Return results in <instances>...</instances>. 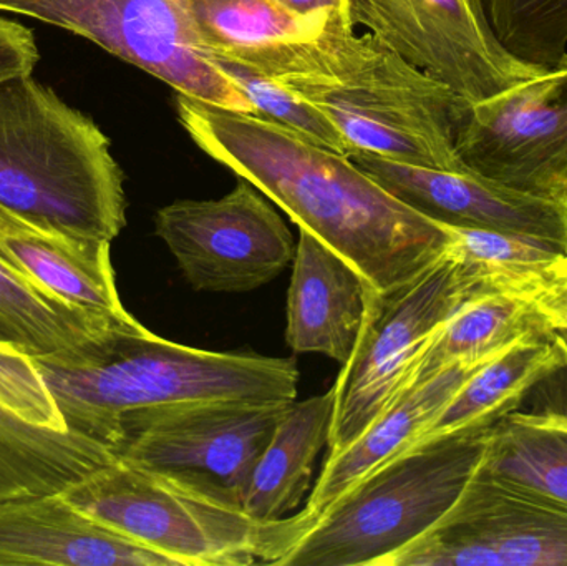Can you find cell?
Masks as SVG:
<instances>
[{
    "label": "cell",
    "instance_id": "4dcf8cb0",
    "mask_svg": "<svg viewBox=\"0 0 567 566\" xmlns=\"http://www.w3.org/2000/svg\"><path fill=\"white\" fill-rule=\"evenodd\" d=\"M302 19L323 25L355 27L350 17V0H276Z\"/></svg>",
    "mask_w": 567,
    "mask_h": 566
},
{
    "label": "cell",
    "instance_id": "6da1fadb",
    "mask_svg": "<svg viewBox=\"0 0 567 566\" xmlns=\"http://www.w3.org/2000/svg\"><path fill=\"white\" fill-rule=\"evenodd\" d=\"M178 115L206 155L340 253L377 291L405 285L445 256V226L403 205L349 156L259 116L179 93Z\"/></svg>",
    "mask_w": 567,
    "mask_h": 566
},
{
    "label": "cell",
    "instance_id": "1f68e13d",
    "mask_svg": "<svg viewBox=\"0 0 567 566\" xmlns=\"http://www.w3.org/2000/svg\"><path fill=\"white\" fill-rule=\"evenodd\" d=\"M553 341L558 346L559 352H561L563 361H565V368H567V332L565 331H553Z\"/></svg>",
    "mask_w": 567,
    "mask_h": 566
},
{
    "label": "cell",
    "instance_id": "8992f818",
    "mask_svg": "<svg viewBox=\"0 0 567 566\" xmlns=\"http://www.w3.org/2000/svg\"><path fill=\"white\" fill-rule=\"evenodd\" d=\"M62 495L93 521L178 566L276 565L293 541L290 515L259 524L241 508L122 461L96 469Z\"/></svg>",
    "mask_w": 567,
    "mask_h": 566
},
{
    "label": "cell",
    "instance_id": "5bb4252c",
    "mask_svg": "<svg viewBox=\"0 0 567 566\" xmlns=\"http://www.w3.org/2000/svg\"><path fill=\"white\" fill-rule=\"evenodd\" d=\"M115 461L70 429L35 359L0 342V498L56 494Z\"/></svg>",
    "mask_w": 567,
    "mask_h": 566
},
{
    "label": "cell",
    "instance_id": "ac0fdd59",
    "mask_svg": "<svg viewBox=\"0 0 567 566\" xmlns=\"http://www.w3.org/2000/svg\"><path fill=\"white\" fill-rule=\"evenodd\" d=\"M489 359L456 362L433 378L410 385L355 441L327 457L306 508L292 515L296 541L360 478L412 447L466 379Z\"/></svg>",
    "mask_w": 567,
    "mask_h": 566
},
{
    "label": "cell",
    "instance_id": "7a4b0ae2",
    "mask_svg": "<svg viewBox=\"0 0 567 566\" xmlns=\"http://www.w3.org/2000/svg\"><path fill=\"white\" fill-rule=\"evenodd\" d=\"M33 359L70 429L115 454L130 412L203 401L287 404L299 385L293 358L189 348L133 316L75 351Z\"/></svg>",
    "mask_w": 567,
    "mask_h": 566
},
{
    "label": "cell",
    "instance_id": "7c38bea8",
    "mask_svg": "<svg viewBox=\"0 0 567 566\" xmlns=\"http://www.w3.org/2000/svg\"><path fill=\"white\" fill-rule=\"evenodd\" d=\"M455 150L483 178L533 195H567V60L465 105Z\"/></svg>",
    "mask_w": 567,
    "mask_h": 566
},
{
    "label": "cell",
    "instance_id": "277c9868",
    "mask_svg": "<svg viewBox=\"0 0 567 566\" xmlns=\"http://www.w3.org/2000/svg\"><path fill=\"white\" fill-rule=\"evenodd\" d=\"M125 176L109 136L30 75L0 83V205L70 235L113 241Z\"/></svg>",
    "mask_w": 567,
    "mask_h": 566
},
{
    "label": "cell",
    "instance_id": "8fae6325",
    "mask_svg": "<svg viewBox=\"0 0 567 566\" xmlns=\"http://www.w3.org/2000/svg\"><path fill=\"white\" fill-rule=\"evenodd\" d=\"M155 233L196 291L248 292L293 261L292 233L252 183L219 199H178L155 216Z\"/></svg>",
    "mask_w": 567,
    "mask_h": 566
},
{
    "label": "cell",
    "instance_id": "4fadbf2b",
    "mask_svg": "<svg viewBox=\"0 0 567 566\" xmlns=\"http://www.w3.org/2000/svg\"><path fill=\"white\" fill-rule=\"evenodd\" d=\"M383 566H567V507L478 469L445 517Z\"/></svg>",
    "mask_w": 567,
    "mask_h": 566
},
{
    "label": "cell",
    "instance_id": "7402d4cb",
    "mask_svg": "<svg viewBox=\"0 0 567 566\" xmlns=\"http://www.w3.org/2000/svg\"><path fill=\"white\" fill-rule=\"evenodd\" d=\"M563 368L551 336L516 342L466 379L412 447L456 432L488 431L516 411L543 379Z\"/></svg>",
    "mask_w": 567,
    "mask_h": 566
},
{
    "label": "cell",
    "instance_id": "ba28073f",
    "mask_svg": "<svg viewBox=\"0 0 567 566\" xmlns=\"http://www.w3.org/2000/svg\"><path fill=\"white\" fill-rule=\"evenodd\" d=\"M289 404L203 401L130 412L122 419L116 455L132 467L241 508L252 467Z\"/></svg>",
    "mask_w": 567,
    "mask_h": 566
},
{
    "label": "cell",
    "instance_id": "3957f363",
    "mask_svg": "<svg viewBox=\"0 0 567 566\" xmlns=\"http://www.w3.org/2000/svg\"><path fill=\"white\" fill-rule=\"evenodd\" d=\"M279 82L322 110L353 152L468 172L455 150L468 103L355 27H326L299 72Z\"/></svg>",
    "mask_w": 567,
    "mask_h": 566
},
{
    "label": "cell",
    "instance_id": "603a6c76",
    "mask_svg": "<svg viewBox=\"0 0 567 566\" xmlns=\"http://www.w3.org/2000/svg\"><path fill=\"white\" fill-rule=\"evenodd\" d=\"M551 328L535 302L508 292L486 291L463 302L426 346L412 384L439 374L456 362L495 358L516 342L548 338Z\"/></svg>",
    "mask_w": 567,
    "mask_h": 566
},
{
    "label": "cell",
    "instance_id": "30bf717a",
    "mask_svg": "<svg viewBox=\"0 0 567 566\" xmlns=\"http://www.w3.org/2000/svg\"><path fill=\"white\" fill-rule=\"evenodd\" d=\"M350 17L468 105L548 70L503 45L483 0H350Z\"/></svg>",
    "mask_w": 567,
    "mask_h": 566
},
{
    "label": "cell",
    "instance_id": "cb8c5ba5",
    "mask_svg": "<svg viewBox=\"0 0 567 566\" xmlns=\"http://www.w3.org/2000/svg\"><path fill=\"white\" fill-rule=\"evenodd\" d=\"M132 318V316H128ZM118 316L72 305L0 258V342L32 358L75 351Z\"/></svg>",
    "mask_w": 567,
    "mask_h": 566
},
{
    "label": "cell",
    "instance_id": "484cf974",
    "mask_svg": "<svg viewBox=\"0 0 567 566\" xmlns=\"http://www.w3.org/2000/svg\"><path fill=\"white\" fill-rule=\"evenodd\" d=\"M446 253L468 266L488 291L535 298L566 253L493 229L443 225Z\"/></svg>",
    "mask_w": 567,
    "mask_h": 566
},
{
    "label": "cell",
    "instance_id": "2e32d148",
    "mask_svg": "<svg viewBox=\"0 0 567 566\" xmlns=\"http://www.w3.org/2000/svg\"><path fill=\"white\" fill-rule=\"evenodd\" d=\"M178 566L105 527L62 492L0 498V566Z\"/></svg>",
    "mask_w": 567,
    "mask_h": 566
},
{
    "label": "cell",
    "instance_id": "83f0119b",
    "mask_svg": "<svg viewBox=\"0 0 567 566\" xmlns=\"http://www.w3.org/2000/svg\"><path fill=\"white\" fill-rule=\"evenodd\" d=\"M503 45L523 62L555 69L567 60V0H483Z\"/></svg>",
    "mask_w": 567,
    "mask_h": 566
},
{
    "label": "cell",
    "instance_id": "9c48e42d",
    "mask_svg": "<svg viewBox=\"0 0 567 566\" xmlns=\"http://www.w3.org/2000/svg\"><path fill=\"white\" fill-rule=\"evenodd\" d=\"M0 10L76 33L179 95L255 113L241 90L199 50L186 0H0Z\"/></svg>",
    "mask_w": 567,
    "mask_h": 566
},
{
    "label": "cell",
    "instance_id": "44dd1931",
    "mask_svg": "<svg viewBox=\"0 0 567 566\" xmlns=\"http://www.w3.org/2000/svg\"><path fill=\"white\" fill-rule=\"evenodd\" d=\"M336 394L290 402L252 467L243 494L241 508L259 524L289 517L310 488L313 464L329 441Z\"/></svg>",
    "mask_w": 567,
    "mask_h": 566
},
{
    "label": "cell",
    "instance_id": "9a60e30c",
    "mask_svg": "<svg viewBox=\"0 0 567 566\" xmlns=\"http://www.w3.org/2000/svg\"><path fill=\"white\" fill-rule=\"evenodd\" d=\"M349 158L433 222L508 233L567 253V195H533L472 172L412 165L369 152H353Z\"/></svg>",
    "mask_w": 567,
    "mask_h": 566
},
{
    "label": "cell",
    "instance_id": "f1b7e54d",
    "mask_svg": "<svg viewBox=\"0 0 567 566\" xmlns=\"http://www.w3.org/2000/svg\"><path fill=\"white\" fill-rule=\"evenodd\" d=\"M35 37L22 23L0 16V83L30 75L39 62Z\"/></svg>",
    "mask_w": 567,
    "mask_h": 566
},
{
    "label": "cell",
    "instance_id": "52a82bcc",
    "mask_svg": "<svg viewBox=\"0 0 567 566\" xmlns=\"http://www.w3.org/2000/svg\"><path fill=\"white\" fill-rule=\"evenodd\" d=\"M486 291L468 266L445 253L405 285L377 292L355 351L332 388L329 457L355 441L412 385L436 329L463 302Z\"/></svg>",
    "mask_w": 567,
    "mask_h": 566
},
{
    "label": "cell",
    "instance_id": "5b68a950",
    "mask_svg": "<svg viewBox=\"0 0 567 566\" xmlns=\"http://www.w3.org/2000/svg\"><path fill=\"white\" fill-rule=\"evenodd\" d=\"M488 431L443 435L390 459L340 495L278 565H385L456 504L482 464Z\"/></svg>",
    "mask_w": 567,
    "mask_h": 566
},
{
    "label": "cell",
    "instance_id": "d6986e66",
    "mask_svg": "<svg viewBox=\"0 0 567 566\" xmlns=\"http://www.w3.org/2000/svg\"><path fill=\"white\" fill-rule=\"evenodd\" d=\"M110 245L32 222L0 205V258L72 305L128 318Z\"/></svg>",
    "mask_w": 567,
    "mask_h": 566
},
{
    "label": "cell",
    "instance_id": "f546056e",
    "mask_svg": "<svg viewBox=\"0 0 567 566\" xmlns=\"http://www.w3.org/2000/svg\"><path fill=\"white\" fill-rule=\"evenodd\" d=\"M533 302L551 331L567 332V253L556 263Z\"/></svg>",
    "mask_w": 567,
    "mask_h": 566
},
{
    "label": "cell",
    "instance_id": "e0dca14e",
    "mask_svg": "<svg viewBox=\"0 0 567 566\" xmlns=\"http://www.w3.org/2000/svg\"><path fill=\"white\" fill-rule=\"evenodd\" d=\"M377 292L352 263L299 228L287 295V344L297 354L312 352L347 364Z\"/></svg>",
    "mask_w": 567,
    "mask_h": 566
},
{
    "label": "cell",
    "instance_id": "ffe728a7",
    "mask_svg": "<svg viewBox=\"0 0 567 566\" xmlns=\"http://www.w3.org/2000/svg\"><path fill=\"white\" fill-rule=\"evenodd\" d=\"M199 50L279 79L299 69L307 49L326 30L276 0H186Z\"/></svg>",
    "mask_w": 567,
    "mask_h": 566
},
{
    "label": "cell",
    "instance_id": "4316f807",
    "mask_svg": "<svg viewBox=\"0 0 567 566\" xmlns=\"http://www.w3.org/2000/svg\"><path fill=\"white\" fill-rule=\"evenodd\" d=\"M249 100L252 115L276 123L307 142L333 150L340 155H352L347 140L329 116L309 100L287 89L279 80L258 72L252 66L223 56H208Z\"/></svg>",
    "mask_w": 567,
    "mask_h": 566
},
{
    "label": "cell",
    "instance_id": "d4e9b609",
    "mask_svg": "<svg viewBox=\"0 0 567 566\" xmlns=\"http://www.w3.org/2000/svg\"><path fill=\"white\" fill-rule=\"evenodd\" d=\"M478 469L567 507V412H509L489 429Z\"/></svg>",
    "mask_w": 567,
    "mask_h": 566
}]
</instances>
